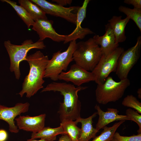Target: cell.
Returning <instances> with one entry per match:
<instances>
[{
    "mask_svg": "<svg viewBox=\"0 0 141 141\" xmlns=\"http://www.w3.org/2000/svg\"><path fill=\"white\" fill-rule=\"evenodd\" d=\"M105 33L102 36L95 35L93 38L100 47L102 55H107L111 53L119 47L116 44L113 32L109 23L105 25Z\"/></svg>",
    "mask_w": 141,
    "mask_h": 141,
    "instance_id": "obj_14",
    "label": "cell"
},
{
    "mask_svg": "<svg viewBox=\"0 0 141 141\" xmlns=\"http://www.w3.org/2000/svg\"><path fill=\"white\" fill-rule=\"evenodd\" d=\"M121 16H114L108 20L109 24L114 33L116 44L125 41L126 39L125 29L130 19L127 17L122 19Z\"/></svg>",
    "mask_w": 141,
    "mask_h": 141,
    "instance_id": "obj_17",
    "label": "cell"
},
{
    "mask_svg": "<svg viewBox=\"0 0 141 141\" xmlns=\"http://www.w3.org/2000/svg\"><path fill=\"white\" fill-rule=\"evenodd\" d=\"M123 48L118 47L107 55H102L98 62L91 72L95 77V81L101 84L112 72H116L118 59L124 51Z\"/></svg>",
    "mask_w": 141,
    "mask_h": 141,
    "instance_id": "obj_7",
    "label": "cell"
},
{
    "mask_svg": "<svg viewBox=\"0 0 141 141\" xmlns=\"http://www.w3.org/2000/svg\"><path fill=\"white\" fill-rule=\"evenodd\" d=\"M130 85L128 78L116 82L112 77L108 76L103 84H97L95 91L96 101L103 105L115 102L122 97Z\"/></svg>",
    "mask_w": 141,
    "mask_h": 141,
    "instance_id": "obj_5",
    "label": "cell"
},
{
    "mask_svg": "<svg viewBox=\"0 0 141 141\" xmlns=\"http://www.w3.org/2000/svg\"><path fill=\"white\" fill-rule=\"evenodd\" d=\"M95 108L97 110V114L99 116L95 128L98 131L115 121L130 120V119L126 115H119V111L116 109L108 108L106 111L104 112L101 109L99 105L97 104L95 105Z\"/></svg>",
    "mask_w": 141,
    "mask_h": 141,
    "instance_id": "obj_15",
    "label": "cell"
},
{
    "mask_svg": "<svg viewBox=\"0 0 141 141\" xmlns=\"http://www.w3.org/2000/svg\"><path fill=\"white\" fill-rule=\"evenodd\" d=\"M30 1L39 6L46 14L62 18L76 25L77 14L72 12L77 11L79 7H65L45 0Z\"/></svg>",
    "mask_w": 141,
    "mask_h": 141,
    "instance_id": "obj_9",
    "label": "cell"
},
{
    "mask_svg": "<svg viewBox=\"0 0 141 141\" xmlns=\"http://www.w3.org/2000/svg\"><path fill=\"white\" fill-rule=\"evenodd\" d=\"M4 45L9 57L10 71L14 72L16 78L18 80L21 75L20 64L22 61L26 60L29 51L33 49H43L46 47L43 41L38 40L34 43L31 39L24 41L20 45L13 44L7 40L4 42Z\"/></svg>",
    "mask_w": 141,
    "mask_h": 141,
    "instance_id": "obj_4",
    "label": "cell"
},
{
    "mask_svg": "<svg viewBox=\"0 0 141 141\" xmlns=\"http://www.w3.org/2000/svg\"><path fill=\"white\" fill-rule=\"evenodd\" d=\"M27 141H48V140L45 139H41L39 140H36L34 139L31 138L27 140Z\"/></svg>",
    "mask_w": 141,
    "mask_h": 141,
    "instance_id": "obj_31",
    "label": "cell"
},
{
    "mask_svg": "<svg viewBox=\"0 0 141 141\" xmlns=\"http://www.w3.org/2000/svg\"><path fill=\"white\" fill-rule=\"evenodd\" d=\"M102 55L100 47L92 38L77 43L73 58L75 64L87 71L92 72Z\"/></svg>",
    "mask_w": 141,
    "mask_h": 141,
    "instance_id": "obj_3",
    "label": "cell"
},
{
    "mask_svg": "<svg viewBox=\"0 0 141 141\" xmlns=\"http://www.w3.org/2000/svg\"><path fill=\"white\" fill-rule=\"evenodd\" d=\"M141 48V37L140 36L138 37L135 45L124 50L120 56L115 72L120 80L127 78L130 71L140 57Z\"/></svg>",
    "mask_w": 141,
    "mask_h": 141,
    "instance_id": "obj_8",
    "label": "cell"
},
{
    "mask_svg": "<svg viewBox=\"0 0 141 141\" xmlns=\"http://www.w3.org/2000/svg\"><path fill=\"white\" fill-rule=\"evenodd\" d=\"M138 96L139 98L141 99V89L140 88L138 89L137 91Z\"/></svg>",
    "mask_w": 141,
    "mask_h": 141,
    "instance_id": "obj_32",
    "label": "cell"
},
{
    "mask_svg": "<svg viewBox=\"0 0 141 141\" xmlns=\"http://www.w3.org/2000/svg\"><path fill=\"white\" fill-rule=\"evenodd\" d=\"M118 9L120 11L126 14L130 19L132 20L141 32V9H131L121 5Z\"/></svg>",
    "mask_w": 141,
    "mask_h": 141,
    "instance_id": "obj_23",
    "label": "cell"
},
{
    "mask_svg": "<svg viewBox=\"0 0 141 141\" xmlns=\"http://www.w3.org/2000/svg\"><path fill=\"white\" fill-rule=\"evenodd\" d=\"M18 2L20 5L26 10L34 21L40 19H48L44 11L30 0H19Z\"/></svg>",
    "mask_w": 141,
    "mask_h": 141,
    "instance_id": "obj_18",
    "label": "cell"
},
{
    "mask_svg": "<svg viewBox=\"0 0 141 141\" xmlns=\"http://www.w3.org/2000/svg\"><path fill=\"white\" fill-rule=\"evenodd\" d=\"M29 106L28 102L18 103L11 107L2 105L0 107V120H4L8 124L10 132L17 133L19 130L15 124L14 119L17 116L27 111Z\"/></svg>",
    "mask_w": 141,
    "mask_h": 141,
    "instance_id": "obj_12",
    "label": "cell"
},
{
    "mask_svg": "<svg viewBox=\"0 0 141 141\" xmlns=\"http://www.w3.org/2000/svg\"><path fill=\"white\" fill-rule=\"evenodd\" d=\"M126 115L130 119L136 123L138 126V134L141 133V115L137 111L131 108L127 109L126 111Z\"/></svg>",
    "mask_w": 141,
    "mask_h": 141,
    "instance_id": "obj_25",
    "label": "cell"
},
{
    "mask_svg": "<svg viewBox=\"0 0 141 141\" xmlns=\"http://www.w3.org/2000/svg\"><path fill=\"white\" fill-rule=\"evenodd\" d=\"M46 116L45 114L37 116H20L15 119L19 130L37 133L44 127Z\"/></svg>",
    "mask_w": 141,
    "mask_h": 141,
    "instance_id": "obj_13",
    "label": "cell"
},
{
    "mask_svg": "<svg viewBox=\"0 0 141 141\" xmlns=\"http://www.w3.org/2000/svg\"><path fill=\"white\" fill-rule=\"evenodd\" d=\"M76 40L70 43L67 49L61 52V50L54 53L52 58L48 61L44 78H49L57 81L58 76L63 71H66L70 63L73 61V55L76 47Z\"/></svg>",
    "mask_w": 141,
    "mask_h": 141,
    "instance_id": "obj_6",
    "label": "cell"
},
{
    "mask_svg": "<svg viewBox=\"0 0 141 141\" xmlns=\"http://www.w3.org/2000/svg\"><path fill=\"white\" fill-rule=\"evenodd\" d=\"M113 138L116 141H141V133L130 136H121L118 132H115Z\"/></svg>",
    "mask_w": 141,
    "mask_h": 141,
    "instance_id": "obj_26",
    "label": "cell"
},
{
    "mask_svg": "<svg viewBox=\"0 0 141 141\" xmlns=\"http://www.w3.org/2000/svg\"><path fill=\"white\" fill-rule=\"evenodd\" d=\"M124 2L126 4L132 5L134 8L141 9V0H125Z\"/></svg>",
    "mask_w": 141,
    "mask_h": 141,
    "instance_id": "obj_27",
    "label": "cell"
},
{
    "mask_svg": "<svg viewBox=\"0 0 141 141\" xmlns=\"http://www.w3.org/2000/svg\"><path fill=\"white\" fill-rule=\"evenodd\" d=\"M8 137V133L5 130L0 129V141H6Z\"/></svg>",
    "mask_w": 141,
    "mask_h": 141,
    "instance_id": "obj_29",
    "label": "cell"
},
{
    "mask_svg": "<svg viewBox=\"0 0 141 141\" xmlns=\"http://www.w3.org/2000/svg\"><path fill=\"white\" fill-rule=\"evenodd\" d=\"M111 141H116L114 138Z\"/></svg>",
    "mask_w": 141,
    "mask_h": 141,
    "instance_id": "obj_33",
    "label": "cell"
},
{
    "mask_svg": "<svg viewBox=\"0 0 141 141\" xmlns=\"http://www.w3.org/2000/svg\"><path fill=\"white\" fill-rule=\"evenodd\" d=\"M60 134H65L60 126L55 128L44 127L38 132L32 133L31 138L34 139L40 138L47 139L48 141H54L56 139L57 136Z\"/></svg>",
    "mask_w": 141,
    "mask_h": 141,
    "instance_id": "obj_19",
    "label": "cell"
},
{
    "mask_svg": "<svg viewBox=\"0 0 141 141\" xmlns=\"http://www.w3.org/2000/svg\"><path fill=\"white\" fill-rule=\"evenodd\" d=\"M58 79L70 82L80 86L83 84L94 81L95 77L92 72L84 69L75 63L71 66L68 72H62L59 75Z\"/></svg>",
    "mask_w": 141,
    "mask_h": 141,
    "instance_id": "obj_11",
    "label": "cell"
},
{
    "mask_svg": "<svg viewBox=\"0 0 141 141\" xmlns=\"http://www.w3.org/2000/svg\"><path fill=\"white\" fill-rule=\"evenodd\" d=\"M122 104L126 107L133 108L141 113V103L132 95H127L123 99Z\"/></svg>",
    "mask_w": 141,
    "mask_h": 141,
    "instance_id": "obj_24",
    "label": "cell"
},
{
    "mask_svg": "<svg viewBox=\"0 0 141 141\" xmlns=\"http://www.w3.org/2000/svg\"><path fill=\"white\" fill-rule=\"evenodd\" d=\"M53 23L52 20L48 19H40L34 21L32 29L39 35V41L49 38L56 42H63L65 44L72 41V37L70 34L63 35L57 33L53 27Z\"/></svg>",
    "mask_w": 141,
    "mask_h": 141,
    "instance_id": "obj_10",
    "label": "cell"
},
{
    "mask_svg": "<svg viewBox=\"0 0 141 141\" xmlns=\"http://www.w3.org/2000/svg\"><path fill=\"white\" fill-rule=\"evenodd\" d=\"M125 120H121L114 124L112 126L104 127L101 134L95 137L91 141H111L113 138L115 133L118 128L123 124Z\"/></svg>",
    "mask_w": 141,
    "mask_h": 141,
    "instance_id": "obj_22",
    "label": "cell"
},
{
    "mask_svg": "<svg viewBox=\"0 0 141 141\" xmlns=\"http://www.w3.org/2000/svg\"><path fill=\"white\" fill-rule=\"evenodd\" d=\"M58 141H72L69 137L66 134H62L59 137Z\"/></svg>",
    "mask_w": 141,
    "mask_h": 141,
    "instance_id": "obj_30",
    "label": "cell"
},
{
    "mask_svg": "<svg viewBox=\"0 0 141 141\" xmlns=\"http://www.w3.org/2000/svg\"><path fill=\"white\" fill-rule=\"evenodd\" d=\"M87 86H78L65 82H53L48 85L41 92H58L63 97L60 103L58 113L61 122L66 120H75L80 117L81 103L78 93L87 88Z\"/></svg>",
    "mask_w": 141,
    "mask_h": 141,
    "instance_id": "obj_1",
    "label": "cell"
},
{
    "mask_svg": "<svg viewBox=\"0 0 141 141\" xmlns=\"http://www.w3.org/2000/svg\"><path fill=\"white\" fill-rule=\"evenodd\" d=\"M49 60L48 56L40 51L27 56L26 61L29 64L30 69L24 80L22 90L18 94L21 97L26 93V97L30 98L43 88V79Z\"/></svg>",
    "mask_w": 141,
    "mask_h": 141,
    "instance_id": "obj_2",
    "label": "cell"
},
{
    "mask_svg": "<svg viewBox=\"0 0 141 141\" xmlns=\"http://www.w3.org/2000/svg\"><path fill=\"white\" fill-rule=\"evenodd\" d=\"M97 112L94 113L87 118H84L81 117L75 121L77 124H81V128L78 141H90V139L96 137L99 131L94 128L92 125L93 119L96 116Z\"/></svg>",
    "mask_w": 141,
    "mask_h": 141,
    "instance_id": "obj_16",
    "label": "cell"
},
{
    "mask_svg": "<svg viewBox=\"0 0 141 141\" xmlns=\"http://www.w3.org/2000/svg\"><path fill=\"white\" fill-rule=\"evenodd\" d=\"M3 2H5L9 4L16 12L17 14L27 25L28 28L33 25L34 21L27 11L22 6L17 4L15 2L10 0H1Z\"/></svg>",
    "mask_w": 141,
    "mask_h": 141,
    "instance_id": "obj_21",
    "label": "cell"
},
{
    "mask_svg": "<svg viewBox=\"0 0 141 141\" xmlns=\"http://www.w3.org/2000/svg\"><path fill=\"white\" fill-rule=\"evenodd\" d=\"M52 1L63 7L68 4H70L72 2V0H53Z\"/></svg>",
    "mask_w": 141,
    "mask_h": 141,
    "instance_id": "obj_28",
    "label": "cell"
},
{
    "mask_svg": "<svg viewBox=\"0 0 141 141\" xmlns=\"http://www.w3.org/2000/svg\"><path fill=\"white\" fill-rule=\"evenodd\" d=\"M2 105L0 104V107L1 105Z\"/></svg>",
    "mask_w": 141,
    "mask_h": 141,
    "instance_id": "obj_34",
    "label": "cell"
},
{
    "mask_svg": "<svg viewBox=\"0 0 141 141\" xmlns=\"http://www.w3.org/2000/svg\"><path fill=\"white\" fill-rule=\"evenodd\" d=\"M60 126L65 134H67L72 141H78L81 128L77 126L75 121L71 120H66L61 122Z\"/></svg>",
    "mask_w": 141,
    "mask_h": 141,
    "instance_id": "obj_20",
    "label": "cell"
}]
</instances>
